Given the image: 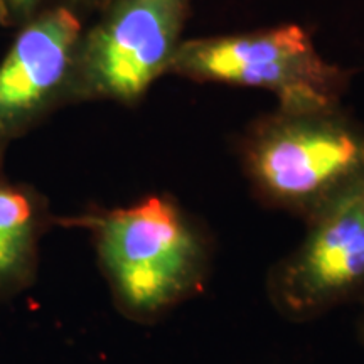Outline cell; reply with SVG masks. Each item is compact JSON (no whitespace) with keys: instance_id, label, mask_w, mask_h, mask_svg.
<instances>
[{"instance_id":"cell-5","label":"cell","mask_w":364,"mask_h":364,"mask_svg":"<svg viewBox=\"0 0 364 364\" xmlns=\"http://www.w3.org/2000/svg\"><path fill=\"white\" fill-rule=\"evenodd\" d=\"M307 221L306 238L268 282L273 304L295 321L364 295V172Z\"/></svg>"},{"instance_id":"cell-8","label":"cell","mask_w":364,"mask_h":364,"mask_svg":"<svg viewBox=\"0 0 364 364\" xmlns=\"http://www.w3.org/2000/svg\"><path fill=\"white\" fill-rule=\"evenodd\" d=\"M53 0H0V26L19 29Z\"/></svg>"},{"instance_id":"cell-4","label":"cell","mask_w":364,"mask_h":364,"mask_svg":"<svg viewBox=\"0 0 364 364\" xmlns=\"http://www.w3.org/2000/svg\"><path fill=\"white\" fill-rule=\"evenodd\" d=\"M189 0H115L81 36L71 103L134 105L169 73Z\"/></svg>"},{"instance_id":"cell-10","label":"cell","mask_w":364,"mask_h":364,"mask_svg":"<svg viewBox=\"0 0 364 364\" xmlns=\"http://www.w3.org/2000/svg\"><path fill=\"white\" fill-rule=\"evenodd\" d=\"M361 338L364 341V317H363V321H361Z\"/></svg>"},{"instance_id":"cell-1","label":"cell","mask_w":364,"mask_h":364,"mask_svg":"<svg viewBox=\"0 0 364 364\" xmlns=\"http://www.w3.org/2000/svg\"><path fill=\"white\" fill-rule=\"evenodd\" d=\"M56 223L90 231L113 302L132 321H156L206 284L209 241L169 196L150 194L122 208H93Z\"/></svg>"},{"instance_id":"cell-3","label":"cell","mask_w":364,"mask_h":364,"mask_svg":"<svg viewBox=\"0 0 364 364\" xmlns=\"http://www.w3.org/2000/svg\"><path fill=\"white\" fill-rule=\"evenodd\" d=\"M169 73L208 83L270 91L279 110L322 112L341 107L348 73L317 53L299 24L182 41Z\"/></svg>"},{"instance_id":"cell-7","label":"cell","mask_w":364,"mask_h":364,"mask_svg":"<svg viewBox=\"0 0 364 364\" xmlns=\"http://www.w3.org/2000/svg\"><path fill=\"white\" fill-rule=\"evenodd\" d=\"M56 223L38 189L0 172V300L31 287L39 263V245Z\"/></svg>"},{"instance_id":"cell-9","label":"cell","mask_w":364,"mask_h":364,"mask_svg":"<svg viewBox=\"0 0 364 364\" xmlns=\"http://www.w3.org/2000/svg\"><path fill=\"white\" fill-rule=\"evenodd\" d=\"M73 6H76L81 12L83 11H97L102 12L105 7L110 6L115 0H70Z\"/></svg>"},{"instance_id":"cell-6","label":"cell","mask_w":364,"mask_h":364,"mask_svg":"<svg viewBox=\"0 0 364 364\" xmlns=\"http://www.w3.org/2000/svg\"><path fill=\"white\" fill-rule=\"evenodd\" d=\"M16 31L0 61V172L14 140L71 103L85 26L70 0H53Z\"/></svg>"},{"instance_id":"cell-2","label":"cell","mask_w":364,"mask_h":364,"mask_svg":"<svg viewBox=\"0 0 364 364\" xmlns=\"http://www.w3.org/2000/svg\"><path fill=\"white\" fill-rule=\"evenodd\" d=\"M243 164L263 201L307 220L364 172V129L341 107L279 110L245 139Z\"/></svg>"}]
</instances>
